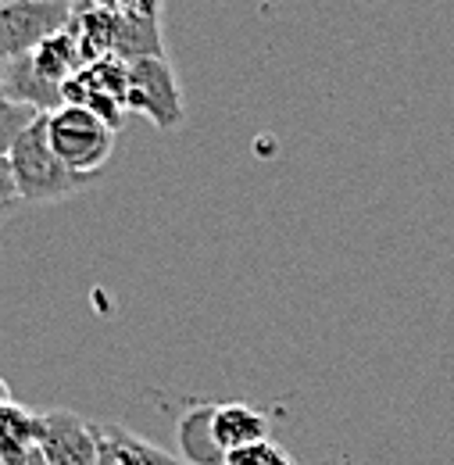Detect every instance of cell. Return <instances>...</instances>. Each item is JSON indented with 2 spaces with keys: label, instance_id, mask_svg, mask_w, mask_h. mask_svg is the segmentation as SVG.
<instances>
[{
  "label": "cell",
  "instance_id": "7a4b0ae2",
  "mask_svg": "<svg viewBox=\"0 0 454 465\" xmlns=\"http://www.w3.org/2000/svg\"><path fill=\"white\" fill-rule=\"evenodd\" d=\"M47 133L54 143L57 158L72 169V173L94 175L101 173L114 154V136L118 129H112L108 122L79 104H61L47 115Z\"/></svg>",
  "mask_w": 454,
  "mask_h": 465
},
{
  "label": "cell",
  "instance_id": "4fadbf2b",
  "mask_svg": "<svg viewBox=\"0 0 454 465\" xmlns=\"http://www.w3.org/2000/svg\"><path fill=\"white\" fill-rule=\"evenodd\" d=\"M262 465H297V462H293V455H290L286 448L265 440V444H262Z\"/></svg>",
  "mask_w": 454,
  "mask_h": 465
},
{
  "label": "cell",
  "instance_id": "52a82bcc",
  "mask_svg": "<svg viewBox=\"0 0 454 465\" xmlns=\"http://www.w3.org/2000/svg\"><path fill=\"white\" fill-rule=\"evenodd\" d=\"M0 79H4V90H7L15 101H22V104H29V108H36V112H44V115H51L54 108L64 104L61 86L47 83V79L36 72L33 54L0 61Z\"/></svg>",
  "mask_w": 454,
  "mask_h": 465
},
{
  "label": "cell",
  "instance_id": "7c38bea8",
  "mask_svg": "<svg viewBox=\"0 0 454 465\" xmlns=\"http://www.w3.org/2000/svg\"><path fill=\"white\" fill-rule=\"evenodd\" d=\"M18 204H22V197H18V186H15L11 162H7V154H0V219H7Z\"/></svg>",
  "mask_w": 454,
  "mask_h": 465
},
{
  "label": "cell",
  "instance_id": "8fae6325",
  "mask_svg": "<svg viewBox=\"0 0 454 465\" xmlns=\"http://www.w3.org/2000/svg\"><path fill=\"white\" fill-rule=\"evenodd\" d=\"M40 115H44V112H36V108L15 101V97L4 90V79H0V154H7L11 143H15Z\"/></svg>",
  "mask_w": 454,
  "mask_h": 465
},
{
  "label": "cell",
  "instance_id": "6da1fadb",
  "mask_svg": "<svg viewBox=\"0 0 454 465\" xmlns=\"http://www.w3.org/2000/svg\"><path fill=\"white\" fill-rule=\"evenodd\" d=\"M11 173H15V186L22 204H54V201H68L75 197L90 179L72 173L61 158H57L51 133H47V115H40L7 151Z\"/></svg>",
  "mask_w": 454,
  "mask_h": 465
},
{
  "label": "cell",
  "instance_id": "9a60e30c",
  "mask_svg": "<svg viewBox=\"0 0 454 465\" xmlns=\"http://www.w3.org/2000/svg\"><path fill=\"white\" fill-rule=\"evenodd\" d=\"M11 401V387L4 383V376H0V405H7Z\"/></svg>",
  "mask_w": 454,
  "mask_h": 465
},
{
  "label": "cell",
  "instance_id": "5bb4252c",
  "mask_svg": "<svg viewBox=\"0 0 454 465\" xmlns=\"http://www.w3.org/2000/svg\"><path fill=\"white\" fill-rule=\"evenodd\" d=\"M0 465H51V462H47V455H44L40 448H33V451H25L22 459H15V462H0Z\"/></svg>",
  "mask_w": 454,
  "mask_h": 465
},
{
  "label": "cell",
  "instance_id": "277c9868",
  "mask_svg": "<svg viewBox=\"0 0 454 465\" xmlns=\"http://www.w3.org/2000/svg\"><path fill=\"white\" fill-rule=\"evenodd\" d=\"M125 64H129L125 112L151 118L158 129H175L183 122V94L169 58L154 54V58H133Z\"/></svg>",
  "mask_w": 454,
  "mask_h": 465
},
{
  "label": "cell",
  "instance_id": "ba28073f",
  "mask_svg": "<svg viewBox=\"0 0 454 465\" xmlns=\"http://www.w3.org/2000/svg\"><path fill=\"white\" fill-rule=\"evenodd\" d=\"M33 64H36V72H40L47 83L64 86V83L86 64V54H83V44H79L75 29L68 25V29H61L54 36H47V40L33 51Z\"/></svg>",
  "mask_w": 454,
  "mask_h": 465
},
{
  "label": "cell",
  "instance_id": "30bf717a",
  "mask_svg": "<svg viewBox=\"0 0 454 465\" xmlns=\"http://www.w3.org/2000/svg\"><path fill=\"white\" fill-rule=\"evenodd\" d=\"M179 440H183V455L193 465H222V451L212 440V405H201L186 411L179 419Z\"/></svg>",
  "mask_w": 454,
  "mask_h": 465
},
{
  "label": "cell",
  "instance_id": "3957f363",
  "mask_svg": "<svg viewBox=\"0 0 454 465\" xmlns=\"http://www.w3.org/2000/svg\"><path fill=\"white\" fill-rule=\"evenodd\" d=\"M72 0H0V61L33 54L47 36L68 29Z\"/></svg>",
  "mask_w": 454,
  "mask_h": 465
},
{
  "label": "cell",
  "instance_id": "9c48e42d",
  "mask_svg": "<svg viewBox=\"0 0 454 465\" xmlns=\"http://www.w3.org/2000/svg\"><path fill=\"white\" fill-rule=\"evenodd\" d=\"M36 448V411L25 405H0V462H15Z\"/></svg>",
  "mask_w": 454,
  "mask_h": 465
},
{
  "label": "cell",
  "instance_id": "5b68a950",
  "mask_svg": "<svg viewBox=\"0 0 454 465\" xmlns=\"http://www.w3.org/2000/svg\"><path fill=\"white\" fill-rule=\"evenodd\" d=\"M36 448L51 465H104L101 462V426L72 408L36 411Z\"/></svg>",
  "mask_w": 454,
  "mask_h": 465
},
{
  "label": "cell",
  "instance_id": "8992f818",
  "mask_svg": "<svg viewBox=\"0 0 454 465\" xmlns=\"http://www.w3.org/2000/svg\"><path fill=\"white\" fill-rule=\"evenodd\" d=\"M212 440L226 459L229 451L254 448L269 440V419L254 405L229 401V405H212Z\"/></svg>",
  "mask_w": 454,
  "mask_h": 465
}]
</instances>
